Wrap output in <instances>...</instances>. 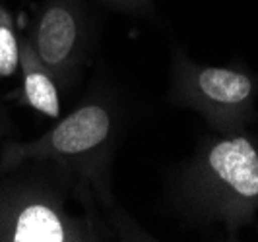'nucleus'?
<instances>
[{"label":"nucleus","instance_id":"obj_1","mask_svg":"<svg viewBox=\"0 0 258 242\" xmlns=\"http://www.w3.org/2000/svg\"><path fill=\"white\" fill-rule=\"evenodd\" d=\"M210 165L243 196L258 194V155L243 138L218 143L210 151Z\"/></svg>","mask_w":258,"mask_h":242},{"label":"nucleus","instance_id":"obj_2","mask_svg":"<svg viewBox=\"0 0 258 242\" xmlns=\"http://www.w3.org/2000/svg\"><path fill=\"white\" fill-rule=\"evenodd\" d=\"M109 132V115L101 107H84L62 120L52 132V147L60 153L88 151L105 140Z\"/></svg>","mask_w":258,"mask_h":242},{"label":"nucleus","instance_id":"obj_3","mask_svg":"<svg viewBox=\"0 0 258 242\" xmlns=\"http://www.w3.org/2000/svg\"><path fill=\"white\" fill-rule=\"evenodd\" d=\"M76 41V22L72 14L52 6L41 18L37 31V47L41 58L47 64H60L72 51Z\"/></svg>","mask_w":258,"mask_h":242},{"label":"nucleus","instance_id":"obj_4","mask_svg":"<svg viewBox=\"0 0 258 242\" xmlns=\"http://www.w3.org/2000/svg\"><path fill=\"white\" fill-rule=\"evenodd\" d=\"M64 238L60 219L47 205H27L16 219L12 234V240L16 242H62Z\"/></svg>","mask_w":258,"mask_h":242},{"label":"nucleus","instance_id":"obj_5","mask_svg":"<svg viewBox=\"0 0 258 242\" xmlns=\"http://www.w3.org/2000/svg\"><path fill=\"white\" fill-rule=\"evenodd\" d=\"M198 86L210 99L220 103H239L250 93V79L223 68H206L198 76Z\"/></svg>","mask_w":258,"mask_h":242},{"label":"nucleus","instance_id":"obj_6","mask_svg":"<svg viewBox=\"0 0 258 242\" xmlns=\"http://www.w3.org/2000/svg\"><path fill=\"white\" fill-rule=\"evenodd\" d=\"M26 95L27 101L37 111L47 116H58V93L54 90V84L43 72H29L26 76Z\"/></svg>","mask_w":258,"mask_h":242},{"label":"nucleus","instance_id":"obj_7","mask_svg":"<svg viewBox=\"0 0 258 242\" xmlns=\"http://www.w3.org/2000/svg\"><path fill=\"white\" fill-rule=\"evenodd\" d=\"M18 68V45L12 29L0 24V76H12Z\"/></svg>","mask_w":258,"mask_h":242}]
</instances>
